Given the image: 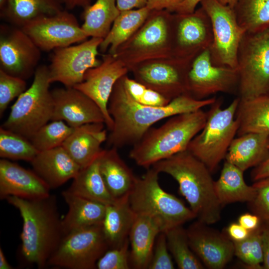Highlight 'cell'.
Segmentation results:
<instances>
[{"label": "cell", "instance_id": "52a82bcc", "mask_svg": "<svg viewBox=\"0 0 269 269\" xmlns=\"http://www.w3.org/2000/svg\"><path fill=\"white\" fill-rule=\"evenodd\" d=\"M50 84L48 66H38L31 86L17 98L2 127L30 139L51 121L54 103Z\"/></svg>", "mask_w": 269, "mask_h": 269}, {"label": "cell", "instance_id": "7402d4cb", "mask_svg": "<svg viewBox=\"0 0 269 269\" xmlns=\"http://www.w3.org/2000/svg\"><path fill=\"white\" fill-rule=\"evenodd\" d=\"M104 123L87 124L74 129L62 146L81 168L94 161L103 149L102 144L107 139Z\"/></svg>", "mask_w": 269, "mask_h": 269}, {"label": "cell", "instance_id": "5bb4252c", "mask_svg": "<svg viewBox=\"0 0 269 269\" xmlns=\"http://www.w3.org/2000/svg\"><path fill=\"white\" fill-rule=\"evenodd\" d=\"M21 28L41 50L45 51L80 43L88 38L75 16L65 9L54 14L36 18Z\"/></svg>", "mask_w": 269, "mask_h": 269}, {"label": "cell", "instance_id": "2e32d148", "mask_svg": "<svg viewBox=\"0 0 269 269\" xmlns=\"http://www.w3.org/2000/svg\"><path fill=\"white\" fill-rule=\"evenodd\" d=\"M192 60L174 57L154 59L132 70L136 80L172 100L187 94V76Z\"/></svg>", "mask_w": 269, "mask_h": 269}, {"label": "cell", "instance_id": "e0dca14e", "mask_svg": "<svg viewBox=\"0 0 269 269\" xmlns=\"http://www.w3.org/2000/svg\"><path fill=\"white\" fill-rule=\"evenodd\" d=\"M212 41L210 19L201 6L191 13L174 15L172 57L193 59Z\"/></svg>", "mask_w": 269, "mask_h": 269}, {"label": "cell", "instance_id": "9c48e42d", "mask_svg": "<svg viewBox=\"0 0 269 269\" xmlns=\"http://www.w3.org/2000/svg\"><path fill=\"white\" fill-rule=\"evenodd\" d=\"M237 69L240 100L269 94V29L246 32L238 50Z\"/></svg>", "mask_w": 269, "mask_h": 269}, {"label": "cell", "instance_id": "8992f818", "mask_svg": "<svg viewBox=\"0 0 269 269\" xmlns=\"http://www.w3.org/2000/svg\"><path fill=\"white\" fill-rule=\"evenodd\" d=\"M239 97L222 109V99L211 105L203 129L191 140L187 150L212 172L225 158L229 147L237 134L239 122L235 117Z\"/></svg>", "mask_w": 269, "mask_h": 269}, {"label": "cell", "instance_id": "4316f807", "mask_svg": "<svg viewBox=\"0 0 269 269\" xmlns=\"http://www.w3.org/2000/svg\"><path fill=\"white\" fill-rule=\"evenodd\" d=\"M160 232L159 226L151 218L136 215L129 236L131 268L147 269L156 239Z\"/></svg>", "mask_w": 269, "mask_h": 269}, {"label": "cell", "instance_id": "1f68e13d", "mask_svg": "<svg viewBox=\"0 0 269 269\" xmlns=\"http://www.w3.org/2000/svg\"><path fill=\"white\" fill-rule=\"evenodd\" d=\"M235 117L239 125L238 136L249 133H269V94L240 99Z\"/></svg>", "mask_w": 269, "mask_h": 269}, {"label": "cell", "instance_id": "8fae6325", "mask_svg": "<svg viewBox=\"0 0 269 269\" xmlns=\"http://www.w3.org/2000/svg\"><path fill=\"white\" fill-rule=\"evenodd\" d=\"M200 3L211 22L213 41L209 50L213 64L237 69L238 50L246 31L233 8L218 0H203Z\"/></svg>", "mask_w": 269, "mask_h": 269}, {"label": "cell", "instance_id": "7dc6e473", "mask_svg": "<svg viewBox=\"0 0 269 269\" xmlns=\"http://www.w3.org/2000/svg\"><path fill=\"white\" fill-rule=\"evenodd\" d=\"M251 231L246 229L238 223L231 224L227 228V233L233 241H241L246 239L250 234Z\"/></svg>", "mask_w": 269, "mask_h": 269}, {"label": "cell", "instance_id": "4dcf8cb0", "mask_svg": "<svg viewBox=\"0 0 269 269\" xmlns=\"http://www.w3.org/2000/svg\"><path fill=\"white\" fill-rule=\"evenodd\" d=\"M242 170L226 161L219 179L214 182L217 198L222 206L236 202L252 201L256 190L248 185L244 178Z\"/></svg>", "mask_w": 269, "mask_h": 269}, {"label": "cell", "instance_id": "836d02e7", "mask_svg": "<svg viewBox=\"0 0 269 269\" xmlns=\"http://www.w3.org/2000/svg\"><path fill=\"white\" fill-rule=\"evenodd\" d=\"M81 27L88 37L104 38L120 13L116 0H96L84 8Z\"/></svg>", "mask_w": 269, "mask_h": 269}, {"label": "cell", "instance_id": "3957f363", "mask_svg": "<svg viewBox=\"0 0 269 269\" xmlns=\"http://www.w3.org/2000/svg\"><path fill=\"white\" fill-rule=\"evenodd\" d=\"M151 167L159 173L170 175L177 182L180 193L199 221L210 225L220 219L222 206L216 194L211 172L187 149Z\"/></svg>", "mask_w": 269, "mask_h": 269}, {"label": "cell", "instance_id": "db71d44e", "mask_svg": "<svg viewBox=\"0 0 269 269\" xmlns=\"http://www.w3.org/2000/svg\"><path fill=\"white\" fill-rule=\"evenodd\" d=\"M12 269L13 268L8 263L1 248H0V269Z\"/></svg>", "mask_w": 269, "mask_h": 269}, {"label": "cell", "instance_id": "7bdbcfd3", "mask_svg": "<svg viewBox=\"0 0 269 269\" xmlns=\"http://www.w3.org/2000/svg\"><path fill=\"white\" fill-rule=\"evenodd\" d=\"M169 252L165 234L161 232L156 239L151 259L147 269H174Z\"/></svg>", "mask_w": 269, "mask_h": 269}, {"label": "cell", "instance_id": "74e56055", "mask_svg": "<svg viewBox=\"0 0 269 269\" xmlns=\"http://www.w3.org/2000/svg\"><path fill=\"white\" fill-rule=\"evenodd\" d=\"M74 129L63 121H52L41 127L30 140L39 151L52 149L62 146Z\"/></svg>", "mask_w": 269, "mask_h": 269}, {"label": "cell", "instance_id": "f6af8a7d", "mask_svg": "<svg viewBox=\"0 0 269 269\" xmlns=\"http://www.w3.org/2000/svg\"><path fill=\"white\" fill-rule=\"evenodd\" d=\"M185 0H147L146 6L151 11L166 10L173 12L174 9Z\"/></svg>", "mask_w": 269, "mask_h": 269}, {"label": "cell", "instance_id": "f35d334b", "mask_svg": "<svg viewBox=\"0 0 269 269\" xmlns=\"http://www.w3.org/2000/svg\"><path fill=\"white\" fill-rule=\"evenodd\" d=\"M234 254L251 269H263V251L260 225L241 241H233Z\"/></svg>", "mask_w": 269, "mask_h": 269}, {"label": "cell", "instance_id": "d6986e66", "mask_svg": "<svg viewBox=\"0 0 269 269\" xmlns=\"http://www.w3.org/2000/svg\"><path fill=\"white\" fill-rule=\"evenodd\" d=\"M198 220L186 229L190 247L208 268L221 269L234 254L233 241Z\"/></svg>", "mask_w": 269, "mask_h": 269}, {"label": "cell", "instance_id": "ac0fdd59", "mask_svg": "<svg viewBox=\"0 0 269 269\" xmlns=\"http://www.w3.org/2000/svg\"><path fill=\"white\" fill-rule=\"evenodd\" d=\"M129 70L122 60L109 54L104 56L100 65L88 70L82 82L73 87L87 95L100 108L110 131L114 125L108 110L110 98L117 81L126 75Z\"/></svg>", "mask_w": 269, "mask_h": 269}, {"label": "cell", "instance_id": "11a10c76", "mask_svg": "<svg viewBox=\"0 0 269 269\" xmlns=\"http://www.w3.org/2000/svg\"><path fill=\"white\" fill-rule=\"evenodd\" d=\"M223 4L228 5L232 8L234 7L238 0H218Z\"/></svg>", "mask_w": 269, "mask_h": 269}, {"label": "cell", "instance_id": "7c38bea8", "mask_svg": "<svg viewBox=\"0 0 269 269\" xmlns=\"http://www.w3.org/2000/svg\"><path fill=\"white\" fill-rule=\"evenodd\" d=\"M102 40L91 37L77 45L53 50L48 66L50 83L58 82L65 87H73L82 82L86 71L101 63L97 56Z\"/></svg>", "mask_w": 269, "mask_h": 269}, {"label": "cell", "instance_id": "60d3db41", "mask_svg": "<svg viewBox=\"0 0 269 269\" xmlns=\"http://www.w3.org/2000/svg\"><path fill=\"white\" fill-rule=\"evenodd\" d=\"M129 239L121 246L110 249L99 259L96 264L98 269H129L130 264Z\"/></svg>", "mask_w": 269, "mask_h": 269}, {"label": "cell", "instance_id": "b9f144b4", "mask_svg": "<svg viewBox=\"0 0 269 269\" xmlns=\"http://www.w3.org/2000/svg\"><path fill=\"white\" fill-rule=\"evenodd\" d=\"M253 186L256 189V195L249 203L252 209L262 222L269 224V177L255 181Z\"/></svg>", "mask_w": 269, "mask_h": 269}, {"label": "cell", "instance_id": "d6a6232c", "mask_svg": "<svg viewBox=\"0 0 269 269\" xmlns=\"http://www.w3.org/2000/svg\"><path fill=\"white\" fill-rule=\"evenodd\" d=\"M100 155L89 165L80 170L67 190L107 205L115 200L108 191L100 171Z\"/></svg>", "mask_w": 269, "mask_h": 269}, {"label": "cell", "instance_id": "6da1fadb", "mask_svg": "<svg viewBox=\"0 0 269 269\" xmlns=\"http://www.w3.org/2000/svg\"><path fill=\"white\" fill-rule=\"evenodd\" d=\"M216 99L212 97L198 100L188 94H184L164 106L145 105L131 96L121 78L114 87L108 104L109 113L114 122L113 129L108 137V143L117 148L134 145L157 122L202 109L205 106H211Z\"/></svg>", "mask_w": 269, "mask_h": 269}, {"label": "cell", "instance_id": "7a4b0ae2", "mask_svg": "<svg viewBox=\"0 0 269 269\" xmlns=\"http://www.w3.org/2000/svg\"><path fill=\"white\" fill-rule=\"evenodd\" d=\"M5 199L18 210L22 219V259L39 269L47 267L64 236L55 197L29 200L10 196Z\"/></svg>", "mask_w": 269, "mask_h": 269}, {"label": "cell", "instance_id": "ba28073f", "mask_svg": "<svg viewBox=\"0 0 269 269\" xmlns=\"http://www.w3.org/2000/svg\"><path fill=\"white\" fill-rule=\"evenodd\" d=\"M174 15L157 13L149 18L115 55L132 69L144 61L172 57Z\"/></svg>", "mask_w": 269, "mask_h": 269}, {"label": "cell", "instance_id": "83f0119b", "mask_svg": "<svg viewBox=\"0 0 269 269\" xmlns=\"http://www.w3.org/2000/svg\"><path fill=\"white\" fill-rule=\"evenodd\" d=\"M136 216L129 197L115 200L106 205L102 228L109 249L121 246L129 239Z\"/></svg>", "mask_w": 269, "mask_h": 269}, {"label": "cell", "instance_id": "f546056e", "mask_svg": "<svg viewBox=\"0 0 269 269\" xmlns=\"http://www.w3.org/2000/svg\"><path fill=\"white\" fill-rule=\"evenodd\" d=\"M64 9L59 0H7L0 16L10 24L22 28L36 18L54 14Z\"/></svg>", "mask_w": 269, "mask_h": 269}, {"label": "cell", "instance_id": "f907efd6", "mask_svg": "<svg viewBox=\"0 0 269 269\" xmlns=\"http://www.w3.org/2000/svg\"><path fill=\"white\" fill-rule=\"evenodd\" d=\"M251 177L255 181L269 177V158L255 167L251 173Z\"/></svg>", "mask_w": 269, "mask_h": 269}, {"label": "cell", "instance_id": "9a60e30c", "mask_svg": "<svg viewBox=\"0 0 269 269\" xmlns=\"http://www.w3.org/2000/svg\"><path fill=\"white\" fill-rule=\"evenodd\" d=\"M41 50L19 27H0V69L23 79L34 75L41 57Z\"/></svg>", "mask_w": 269, "mask_h": 269}, {"label": "cell", "instance_id": "ffe728a7", "mask_svg": "<svg viewBox=\"0 0 269 269\" xmlns=\"http://www.w3.org/2000/svg\"><path fill=\"white\" fill-rule=\"evenodd\" d=\"M54 103L51 121L61 120L72 128L104 123V115L89 97L74 87L56 88L51 91Z\"/></svg>", "mask_w": 269, "mask_h": 269}, {"label": "cell", "instance_id": "f5cc1de1", "mask_svg": "<svg viewBox=\"0 0 269 269\" xmlns=\"http://www.w3.org/2000/svg\"><path fill=\"white\" fill-rule=\"evenodd\" d=\"M67 10L81 7L83 8L91 4V0H59Z\"/></svg>", "mask_w": 269, "mask_h": 269}, {"label": "cell", "instance_id": "ee69618b", "mask_svg": "<svg viewBox=\"0 0 269 269\" xmlns=\"http://www.w3.org/2000/svg\"><path fill=\"white\" fill-rule=\"evenodd\" d=\"M171 101L159 92L147 87L138 103L147 106L160 107L167 105Z\"/></svg>", "mask_w": 269, "mask_h": 269}, {"label": "cell", "instance_id": "c3c4849f", "mask_svg": "<svg viewBox=\"0 0 269 269\" xmlns=\"http://www.w3.org/2000/svg\"><path fill=\"white\" fill-rule=\"evenodd\" d=\"M238 223L249 231L257 229L261 225V220L256 214L246 213L240 216Z\"/></svg>", "mask_w": 269, "mask_h": 269}, {"label": "cell", "instance_id": "ab89813d", "mask_svg": "<svg viewBox=\"0 0 269 269\" xmlns=\"http://www.w3.org/2000/svg\"><path fill=\"white\" fill-rule=\"evenodd\" d=\"M24 79L7 74L0 69V115L9 103L26 90Z\"/></svg>", "mask_w": 269, "mask_h": 269}, {"label": "cell", "instance_id": "4fadbf2b", "mask_svg": "<svg viewBox=\"0 0 269 269\" xmlns=\"http://www.w3.org/2000/svg\"><path fill=\"white\" fill-rule=\"evenodd\" d=\"M239 83L237 69L213 64L208 48L191 62L187 76V94L198 100L218 93L238 94Z\"/></svg>", "mask_w": 269, "mask_h": 269}, {"label": "cell", "instance_id": "816d5d0a", "mask_svg": "<svg viewBox=\"0 0 269 269\" xmlns=\"http://www.w3.org/2000/svg\"><path fill=\"white\" fill-rule=\"evenodd\" d=\"M203 0H185L173 11L176 13L188 14L193 12L197 4Z\"/></svg>", "mask_w": 269, "mask_h": 269}, {"label": "cell", "instance_id": "30bf717a", "mask_svg": "<svg viewBox=\"0 0 269 269\" xmlns=\"http://www.w3.org/2000/svg\"><path fill=\"white\" fill-rule=\"evenodd\" d=\"M109 249L102 225L80 229L63 237L47 266L69 269H95L99 259Z\"/></svg>", "mask_w": 269, "mask_h": 269}, {"label": "cell", "instance_id": "277c9868", "mask_svg": "<svg viewBox=\"0 0 269 269\" xmlns=\"http://www.w3.org/2000/svg\"><path fill=\"white\" fill-rule=\"evenodd\" d=\"M207 112L202 109L170 117L156 128L149 129L133 145L130 157L148 169L156 162L187 149L191 140L203 129Z\"/></svg>", "mask_w": 269, "mask_h": 269}, {"label": "cell", "instance_id": "9f6ffc18", "mask_svg": "<svg viewBox=\"0 0 269 269\" xmlns=\"http://www.w3.org/2000/svg\"><path fill=\"white\" fill-rule=\"evenodd\" d=\"M7 0H0V10L2 9L5 6Z\"/></svg>", "mask_w": 269, "mask_h": 269}, {"label": "cell", "instance_id": "bcb514c9", "mask_svg": "<svg viewBox=\"0 0 269 269\" xmlns=\"http://www.w3.org/2000/svg\"><path fill=\"white\" fill-rule=\"evenodd\" d=\"M262 240L263 251V269H269V224L261 222Z\"/></svg>", "mask_w": 269, "mask_h": 269}, {"label": "cell", "instance_id": "d590c367", "mask_svg": "<svg viewBox=\"0 0 269 269\" xmlns=\"http://www.w3.org/2000/svg\"><path fill=\"white\" fill-rule=\"evenodd\" d=\"M164 233L169 252L179 269H204L201 261L190 247L187 231L182 225L172 228Z\"/></svg>", "mask_w": 269, "mask_h": 269}, {"label": "cell", "instance_id": "484cf974", "mask_svg": "<svg viewBox=\"0 0 269 269\" xmlns=\"http://www.w3.org/2000/svg\"><path fill=\"white\" fill-rule=\"evenodd\" d=\"M62 195L67 203L68 210L62 219L64 236L80 229L102 225L106 205L72 193L66 190Z\"/></svg>", "mask_w": 269, "mask_h": 269}, {"label": "cell", "instance_id": "681fc988", "mask_svg": "<svg viewBox=\"0 0 269 269\" xmlns=\"http://www.w3.org/2000/svg\"><path fill=\"white\" fill-rule=\"evenodd\" d=\"M147 0H116V4L120 11L137 9L146 6Z\"/></svg>", "mask_w": 269, "mask_h": 269}, {"label": "cell", "instance_id": "cb8c5ba5", "mask_svg": "<svg viewBox=\"0 0 269 269\" xmlns=\"http://www.w3.org/2000/svg\"><path fill=\"white\" fill-rule=\"evenodd\" d=\"M118 149L104 150L99 158V169L105 184L115 200L129 197L137 177L121 157Z\"/></svg>", "mask_w": 269, "mask_h": 269}, {"label": "cell", "instance_id": "603a6c76", "mask_svg": "<svg viewBox=\"0 0 269 269\" xmlns=\"http://www.w3.org/2000/svg\"><path fill=\"white\" fill-rule=\"evenodd\" d=\"M30 163L33 170L50 189L73 179L81 169L62 146L39 151Z\"/></svg>", "mask_w": 269, "mask_h": 269}, {"label": "cell", "instance_id": "8d00e7d4", "mask_svg": "<svg viewBox=\"0 0 269 269\" xmlns=\"http://www.w3.org/2000/svg\"><path fill=\"white\" fill-rule=\"evenodd\" d=\"M39 151L24 136L0 128V156L3 159L31 162Z\"/></svg>", "mask_w": 269, "mask_h": 269}, {"label": "cell", "instance_id": "f1b7e54d", "mask_svg": "<svg viewBox=\"0 0 269 269\" xmlns=\"http://www.w3.org/2000/svg\"><path fill=\"white\" fill-rule=\"evenodd\" d=\"M151 11L145 7L121 11L107 35L103 39L99 50L115 56L118 49L141 27Z\"/></svg>", "mask_w": 269, "mask_h": 269}, {"label": "cell", "instance_id": "d4e9b609", "mask_svg": "<svg viewBox=\"0 0 269 269\" xmlns=\"http://www.w3.org/2000/svg\"><path fill=\"white\" fill-rule=\"evenodd\" d=\"M269 158V133H249L234 138L225 159L243 171Z\"/></svg>", "mask_w": 269, "mask_h": 269}, {"label": "cell", "instance_id": "e575fe53", "mask_svg": "<svg viewBox=\"0 0 269 269\" xmlns=\"http://www.w3.org/2000/svg\"><path fill=\"white\" fill-rule=\"evenodd\" d=\"M233 8L246 32L269 29V0H238Z\"/></svg>", "mask_w": 269, "mask_h": 269}, {"label": "cell", "instance_id": "44dd1931", "mask_svg": "<svg viewBox=\"0 0 269 269\" xmlns=\"http://www.w3.org/2000/svg\"><path fill=\"white\" fill-rule=\"evenodd\" d=\"M50 188L33 170L8 159L0 160V198L13 196L33 200L49 196Z\"/></svg>", "mask_w": 269, "mask_h": 269}, {"label": "cell", "instance_id": "5b68a950", "mask_svg": "<svg viewBox=\"0 0 269 269\" xmlns=\"http://www.w3.org/2000/svg\"><path fill=\"white\" fill-rule=\"evenodd\" d=\"M159 173L151 167L142 177L137 178L129 202L136 215L151 218L165 232L196 218V216L181 200L162 188Z\"/></svg>", "mask_w": 269, "mask_h": 269}]
</instances>
